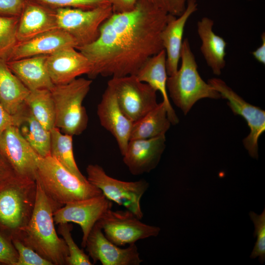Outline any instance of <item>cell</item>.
<instances>
[{"instance_id": "10", "label": "cell", "mask_w": 265, "mask_h": 265, "mask_svg": "<svg viewBox=\"0 0 265 265\" xmlns=\"http://www.w3.org/2000/svg\"><path fill=\"white\" fill-rule=\"evenodd\" d=\"M131 212L107 210L97 223L106 237L117 246L135 243L151 237H157L160 228L142 222Z\"/></svg>"}, {"instance_id": "25", "label": "cell", "mask_w": 265, "mask_h": 265, "mask_svg": "<svg viewBox=\"0 0 265 265\" xmlns=\"http://www.w3.org/2000/svg\"><path fill=\"white\" fill-rule=\"evenodd\" d=\"M30 90L12 72L6 62L0 59V102L11 115H15L24 104Z\"/></svg>"}, {"instance_id": "29", "label": "cell", "mask_w": 265, "mask_h": 265, "mask_svg": "<svg viewBox=\"0 0 265 265\" xmlns=\"http://www.w3.org/2000/svg\"><path fill=\"white\" fill-rule=\"evenodd\" d=\"M20 17L0 15V59L6 60L18 42Z\"/></svg>"}, {"instance_id": "19", "label": "cell", "mask_w": 265, "mask_h": 265, "mask_svg": "<svg viewBox=\"0 0 265 265\" xmlns=\"http://www.w3.org/2000/svg\"><path fill=\"white\" fill-rule=\"evenodd\" d=\"M75 39L64 30L57 28L29 40L18 42L6 61L38 55H48L67 47L76 48Z\"/></svg>"}, {"instance_id": "16", "label": "cell", "mask_w": 265, "mask_h": 265, "mask_svg": "<svg viewBox=\"0 0 265 265\" xmlns=\"http://www.w3.org/2000/svg\"><path fill=\"white\" fill-rule=\"evenodd\" d=\"M46 67L54 85L69 83L77 77L88 75L91 64L81 53L74 47H67L48 55Z\"/></svg>"}, {"instance_id": "13", "label": "cell", "mask_w": 265, "mask_h": 265, "mask_svg": "<svg viewBox=\"0 0 265 265\" xmlns=\"http://www.w3.org/2000/svg\"><path fill=\"white\" fill-rule=\"evenodd\" d=\"M0 151L16 174L36 180L39 156L23 137L17 127H8L0 136Z\"/></svg>"}, {"instance_id": "35", "label": "cell", "mask_w": 265, "mask_h": 265, "mask_svg": "<svg viewBox=\"0 0 265 265\" xmlns=\"http://www.w3.org/2000/svg\"><path fill=\"white\" fill-rule=\"evenodd\" d=\"M26 0H0V15L20 17Z\"/></svg>"}, {"instance_id": "2", "label": "cell", "mask_w": 265, "mask_h": 265, "mask_svg": "<svg viewBox=\"0 0 265 265\" xmlns=\"http://www.w3.org/2000/svg\"><path fill=\"white\" fill-rule=\"evenodd\" d=\"M36 182L34 208L20 240L53 265H66L68 249L64 239L58 236L54 227L53 214L57 209Z\"/></svg>"}, {"instance_id": "27", "label": "cell", "mask_w": 265, "mask_h": 265, "mask_svg": "<svg viewBox=\"0 0 265 265\" xmlns=\"http://www.w3.org/2000/svg\"><path fill=\"white\" fill-rule=\"evenodd\" d=\"M50 132V156L80 180L87 182V178L80 171L75 159L73 136L61 133L60 129L56 127L53 128Z\"/></svg>"}, {"instance_id": "23", "label": "cell", "mask_w": 265, "mask_h": 265, "mask_svg": "<svg viewBox=\"0 0 265 265\" xmlns=\"http://www.w3.org/2000/svg\"><path fill=\"white\" fill-rule=\"evenodd\" d=\"M47 55H38L6 61L12 72L30 91L51 90L54 85L46 67Z\"/></svg>"}, {"instance_id": "24", "label": "cell", "mask_w": 265, "mask_h": 265, "mask_svg": "<svg viewBox=\"0 0 265 265\" xmlns=\"http://www.w3.org/2000/svg\"><path fill=\"white\" fill-rule=\"evenodd\" d=\"M21 135L41 157L50 155L51 132L34 117L25 104L14 115Z\"/></svg>"}, {"instance_id": "37", "label": "cell", "mask_w": 265, "mask_h": 265, "mask_svg": "<svg viewBox=\"0 0 265 265\" xmlns=\"http://www.w3.org/2000/svg\"><path fill=\"white\" fill-rule=\"evenodd\" d=\"M138 0H111L112 13H121L131 11L136 7Z\"/></svg>"}, {"instance_id": "5", "label": "cell", "mask_w": 265, "mask_h": 265, "mask_svg": "<svg viewBox=\"0 0 265 265\" xmlns=\"http://www.w3.org/2000/svg\"><path fill=\"white\" fill-rule=\"evenodd\" d=\"M180 61V67L168 77L167 89L174 104L185 115L202 99L221 98L219 92L199 75L195 55L187 38L183 41Z\"/></svg>"}, {"instance_id": "41", "label": "cell", "mask_w": 265, "mask_h": 265, "mask_svg": "<svg viewBox=\"0 0 265 265\" xmlns=\"http://www.w3.org/2000/svg\"><path fill=\"white\" fill-rule=\"evenodd\" d=\"M180 3L184 7H186L187 0H179Z\"/></svg>"}, {"instance_id": "32", "label": "cell", "mask_w": 265, "mask_h": 265, "mask_svg": "<svg viewBox=\"0 0 265 265\" xmlns=\"http://www.w3.org/2000/svg\"><path fill=\"white\" fill-rule=\"evenodd\" d=\"M50 8L70 7L90 10L99 7L111 5V0H28Z\"/></svg>"}, {"instance_id": "17", "label": "cell", "mask_w": 265, "mask_h": 265, "mask_svg": "<svg viewBox=\"0 0 265 265\" xmlns=\"http://www.w3.org/2000/svg\"><path fill=\"white\" fill-rule=\"evenodd\" d=\"M165 135L130 140L123 160L131 173L139 175L155 169L165 150Z\"/></svg>"}, {"instance_id": "33", "label": "cell", "mask_w": 265, "mask_h": 265, "mask_svg": "<svg viewBox=\"0 0 265 265\" xmlns=\"http://www.w3.org/2000/svg\"><path fill=\"white\" fill-rule=\"evenodd\" d=\"M12 241L18 254L16 265H53L21 240L14 238Z\"/></svg>"}, {"instance_id": "14", "label": "cell", "mask_w": 265, "mask_h": 265, "mask_svg": "<svg viewBox=\"0 0 265 265\" xmlns=\"http://www.w3.org/2000/svg\"><path fill=\"white\" fill-rule=\"evenodd\" d=\"M85 248L94 263L99 261L103 265H139L143 262L135 243L125 248L119 247L106 237L97 223L87 238Z\"/></svg>"}, {"instance_id": "42", "label": "cell", "mask_w": 265, "mask_h": 265, "mask_svg": "<svg viewBox=\"0 0 265 265\" xmlns=\"http://www.w3.org/2000/svg\"></svg>"}, {"instance_id": "36", "label": "cell", "mask_w": 265, "mask_h": 265, "mask_svg": "<svg viewBox=\"0 0 265 265\" xmlns=\"http://www.w3.org/2000/svg\"><path fill=\"white\" fill-rule=\"evenodd\" d=\"M156 7L175 16L180 15L185 9L179 0H147Z\"/></svg>"}, {"instance_id": "15", "label": "cell", "mask_w": 265, "mask_h": 265, "mask_svg": "<svg viewBox=\"0 0 265 265\" xmlns=\"http://www.w3.org/2000/svg\"><path fill=\"white\" fill-rule=\"evenodd\" d=\"M97 113L101 126L114 137L123 156L130 140L133 122L121 109L115 92L108 85L98 105Z\"/></svg>"}, {"instance_id": "26", "label": "cell", "mask_w": 265, "mask_h": 265, "mask_svg": "<svg viewBox=\"0 0 265 265\" xmlns=\"http://www.w3.org/2000/svg\"><path fill=\"white\" fill-rule=\"evenodd\" d=\"M171 124L163 102L158 103L142 118L133 123L130 140L149 139L165 135Z\"/></svg>"}, {"instance_id": "1", "label": "cell", "mask_w": 265, "mask_h": 265, "mask_svg": "<svg viewBox=\"0 0 265 265\" xmlns=\"http://www.w3.org/2000/svg\"><path fill=\"white\" fill-rule=\"evenodd\" d=\"M170 15L147 0H138L131 11L112 13L94 42L76 48L91 64L88 76L136 75L149 58L163 49L161 33Z\"/></svg>"}, {"instance_id": "4", "label": "cell", "mask_w": 265, "mask_h": 265, "mask_svg": "<svg viewBox=\"0 0 265 265\" xmlns=\"http://www.w3.org/2000/svg\"><path fill=\"white\" fill-rule=\"evenodd\" d=\"M36 181L57 210L67 203L102 194L99 188L80 180L50 155L38 158Z\"/></svg>"}, {"instance_id": "12", "label": "cell", "mask_w": 265, "mask_h": 265, "mask_svg": "<svg viewBox=\"0 0 265 265\" xmlns=\"http://www.w3.org/2000/svg\"><path fill=\"white\" fill-rule=\"evenodd\" d=\"M111 201L103 194L71 202L58 209L53 214L55 224L73 222L82 230L81 246L85 248L87 238L95 224L104 214L111 209Z\"/></svg>"}, {"instance_id": "21", "label": "cell", "mask_w": 265, "mask_h": 265, "mask_svg": "<svg viewBox=\"0 0 265 265\" xmlns=\"http://www.w3.org/2000/svg\"><path fill=\"white\" fill-rule=\"evenodd\" d=\"M139 80L147 83L162 95L171 124L176 125L179 120L170 102L167 89L168 74L166 56L164 49L149 58L135 75Z\"/></svg>"}, {"instance_id": "6", "label": "cell", "mask_w": 265, "mask_h": 265, "mask_svg": "<svg viewBox=\"0 0 265 265\" xmlns=\"http://www.w3.org/2000/svg\"><path fill=\"white\" fill-rule=\"evenodd\" d=\"M92 81L77 78L63 84L54 85L50 90L55 110V127L72 136L81 133L86 128L88 117L83 101Z\"/></svg>"}, {"instance_id": "38", "label": "cell", "mask_w": 265, "mask_h": 265, "mask_svg": "<svg viewBox=\"0 0 265 265\" xmlns=\"http://www.w3.org/2000/svg\"><path fill=\"white\" fill-rule=\"evenodd\" d=\"M15 125L14 116L6 110L0 102V136L8 127Z\"/></svg>"}, {"instance_id": "11", "label": "cell", "mask_w": 265, "mask_h": 265, "mask_svg": "<svg viewBox=\"0 0 265 265\" xmlns=\"http://www.w3.org/2000/svg\"><path fill=\"white\" fill-rule=\"evenodd\" d=\"M228 101L227 104L235 115L242 117L250 128V133L243 140V145L250 157L258 158V140L265 131V111L253 106L235 92L223 80L212 78L208 81Z\"/></svg>"}, {"instance_id": "39", "label": "cell", "mask_w": 265, "mask_h": 265, "mask_svg": "<svg viewBox=\"0 0 265 265\" xmlns=\"http://www.w3.org/2000/svg\"><path fill=\"white\" fill-rule=\"evenodd\" d=\"M14 173L12 167L0 151V181Z\"/></svg>"}, {"instance_id": "7", "label": "cell", "mask_w": 265, "mask_h": 265, "mask_svg": "<svg viewBox=\"0 0 265 265\" xmlns=\"http://www.w3.org/2000/svg\"><path fill=\"white\" fill-rule=\"evenodd\" d=\"M86 173L88 181L99 188L107 199L124 206L140 219L143 217L140 200L149 186L146 180H119L108 176L102 166L96 164H89Z\"/></svg>"}, {"instance_id": "31", "label": "cell", "mask_w": 265, "mask_h": 265, "mask_svg": "<svg viewBox=\"0 0 265 265\" xmlns=\"http://www.w3.org/2000/svg\"><path fill=\"white\" fill-rule=\"evenodd\" d=\"M249 216L255 227L254 236L257 237L250 258L259 257L260 263L263 264L265 261V209L260 215L250 212Z\"/></svg>"}, {"instance_id": "8", "label": "cell", "mask_w": 265, "mask_h": 265, "mask_svg": "<svg viewBox=\"0 0 265 265\" xmlns=\"http://www.w3.org/2000/svg\"><path fill=\"white\" fill-rule=\"evenodd\" d=\"M55 11L58 28L73 37L77 47L94 42L99 35L101 26L112 14L111 5L90 10L59 8Z\"/></svg>"}, {"instance_id": "40", "label": "cell", "mask_w": 265, "mask_h": 265, "mask_svg": "<svg viewBox=\"0 0 265 265\" xmlns=\"http://www.w3.org/2000/svg\"><path fill=\"white\" fill-rule=\"evenodd\" d=\"M262 43L255 50L252 52L254 58L260 63L265 64V33L261 35Z\"/></svg>"}, {"instance_id": "18", "label": "cell", "mask_w": 265, "mask_h": 265, "mask_svg": "<svg viewBox=\"0 0 265 265\" xmlns=\"http://www.w3.org/2000/svg\"><path fill=\"white\" fill-rule=\"evenodd\" d=\"M198 9L196 0H187L183 12L178 16L170 15L161 33V40L166 53L168 76L178 70L180 61L185 27L190 17Z\"/></svg>"}, {"instance_id": "30", "label": "cell", "mask_w": 265, "mask_h": 265, "mask_svg": "<svg viewBox=\"0 0 265 265\" xmlns=\"http://www.w3.org/2000/svg\"><path fill=\"white\" fill-rule=\"evenodd\" d=\"M73 225L69 223L58 224V233L64 239L68 251L66 265H91L89 256L80 249L74 241L71 235Z\"/></svg>"}, {"instance_id": "9", "label": "cell", "mask_w": 265, "mask_h": 265, "mask_svg": "<svg viewBox=\"0 0 265 265\" xmlns=\"http://www.w3.org/2000/svg\"><path fill=\"white\" fill-rule=\"evenodd\" d=\"M107 85L113 89L121 109L133 123L158 104L157 91L135 75L111 78Z\"/></svg>"}, {"instance_id": "22", "label": "cell", "mask_w": 265, "mask_h": 265, "mask_svg": "<svg viewBox=\"0 0 265 265\" xmlns=\"http://www.w3.org/2000/svg\"><path fill=\"white\" fill-rule=\"evenodd\" d=\"M214 21L204 17L198 21L197 31L201 41L200 51L213 74L221 75L225 66L227 43L213 30Z\"/></svg>"}, {"instance_id": "34", "label": "cell", "mask_w": 265, "mask_h": 265, "mask_svg": "<svg viewBox=\"0 0 265 265\" xmlns=\"http://www.w3.org/2000/svg\"><path fill=\"white\" fill-rule=\"evenodd\" d=\"M18 254L12 238L0 230V264L16 265Z\"/></svg>"}, {"instance_id": "3", "label": "cell", "mask_w": 265, "mask_h": 265, "mask_svg": "<svg viewBox=\"0 0 265 265\" xmlns=\"http://www.w3.org/2000/svg\"><path fill=\"white\" fill-rule=\"evenodd\" d=\"M36 180L15 173L0 181V230L21 239L32 214L36 198Z\"/></svg>"}, {"instance_id": "20", "label": "cell", "mask_w": 265, "mask_h": 265, "mask_svg": "<svg viewBox=\"0 0 265 265\" xmlns=\"http://www.w3.org/2000/svg\"><path fill=\"white\" fill-rule=\"evenodd\" d=\"M57 28L55 9L26 0L19 18L18 42L29 40Z\"/></svg>"}, {"instance_id": "28", "label": "cell", "mask_w": 265, "mask_h": 265, "mask_svg": "<svg viewBox=\"0 0 265 265\" xmlns=\"http://www.w3.org/2000/svg\"><path fill=\"white\" fill-rule=\"evenodd\" d=\"M24 103L45 129L51 131L55 127V106L50 90L30 91Z\"/></svg>"}]
</instances>
